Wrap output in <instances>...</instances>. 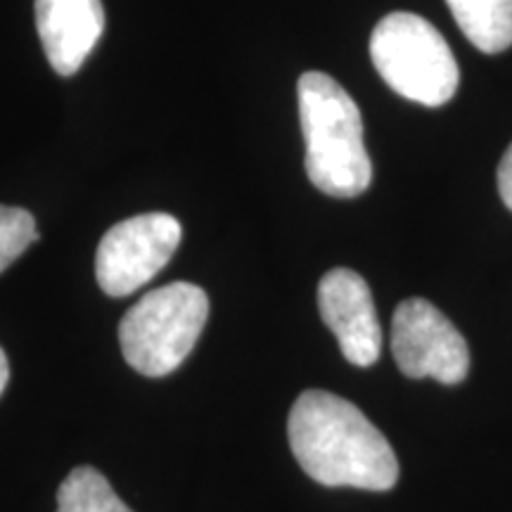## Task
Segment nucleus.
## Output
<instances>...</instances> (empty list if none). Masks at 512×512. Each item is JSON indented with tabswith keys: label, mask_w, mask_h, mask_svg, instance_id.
<instances>
[{
	"label": "nucleus",
	"mask_w": 512,
	"mask_h": 512,
	"mask_svg": "<svg viewBox=\"0 0 512 512\" xmlns=\"http://www.w3.org/2000/svg\"><path fill=\"white\" fill-rule=\"evenodd\" d=\"M290 448L311 479L323 486L389 491L399 482V460L384 434L354 403L309 389L287 420Z\"/></svg>",
	"instance_id": "f257e3e1"
},
{
	"label": "nucleus",
	"mask_w": 512,
	"mask_h": 512,
	"mask_svg": "<svg viewBox=\"0 0 512 512\" xmlns=\"http://www.w3.org/2000/svg\"><path fill=\"white\" fill-rule=\"evenodd\" d=\"M306 143V174L330 197H356L373 181L363 119L354 98L332 76L306 72L297 83Z\"/></svg>",
	"instance_id": "f03ea898"
},
{
	"label": "nucleus",
	"mask_w": 512,
	"mask_h": 512,
	"mask_svg": "<svg viewBox=\"0 0 512 512\" xmlns=\"http://www.w3.org/2000/svg\"><path fill=\"white\" fill-rule=\"evenodd\" d=\"M209 318V297L192 283L147 292L119 323L121 354L145 377H166L195 349Z\"/></svg>",
	"instance_id": "7ed1b4c3"
},
{
	"label": "nucleus",
	"mask_w": 512,
	"mask_h": 512,
	"mask_svg": "<svg viewBox=\"0 0 512 512\" xmlns=\"http://www.w3.org/2000/svg\"><path fill=\"white\" fill-rule=\"evenodd\" d=\"M370 57L394 93L425 107L446 105L458 91V62L446 38L413 12H392L377 24Z\"/></svg>",
	"instance_id": "20e7f679"
},
{
	"label": "nucleus",
	"mask_w": 512,
	"mask_h": 512,
	"mask_svg": "<svg viewBox=\"0 0 512 512\" xmlns=\"http://www.w3.org/2000/svg\"><path fill=\"white\" fill-rule=\"evenodd\" d=\"M183 226L164 211L131 216L117 223L100 240L95 254V278L110 297H126L150 283L176 254Z\"/></svg>",
	"instance_id": "39448f33"
},
{
	"label": "nucleus",
	"mask_w": 512,
	"mask_h": 512,
	"mask_svg": "<svg viewBox=\"0 0 512 512\" xmlns=\"http://www.w3.org/2000/svg\"><path fill=\"white\" fill-rule=\"evenodd\" d=\"M392 354L411 380L458 384L470 370V349L456 325L427 299H406L394 311Z\"/></svg>",
	"instance_id": "423d86ee"
},
{
	"label": "nucleus",
	"mask_w": 512,
	"mask_h": 512,
	"mask_svg": "<svg viewBox=\"0 0 512 512\" xmlns=\"http://www.w3.org/2000/svg\"><path fill=\"white\" fill-rule=\"evenodd\" d=\"M318 309L344 358L358 368L373 366L382 351V328L366 280L351 268L325 273L318 285Z\"/></svg>",
	"instance_id": "0eeeda50"
},
{
	"label": "nucleus",
	"mask_w": 512,
	"mask_h": 512,
	"mask_svg": "<svg viewBox=\"0 0 512 512\" xmlns=\"http://www.w3.org/2000/svg\"><path fill=\"white\" fill-rule=\"evenodd\" d=\"M36 29L50 67L72 76L105 31L102 0H36Z\"/></svg>",
	"instance_id": "6e6552de"
},
{
	"label": "nucleus",
	"mask_w": 512,
	"mask_h": 512,
	"mask_svg": "<svg viewBox=\"0 0 512 512\" xmlns=\"http://www.w3.org/2000/svg\"><path fill=\"white\" fill-rule=\"evenodd\" d=\"M446 5L477 50L496 55L512 46V0H446Z\"/></svg>",
	"instance_id": "1a4fd4ad"
},
{
	"label": "nucleus",
	"mask_w": 512,
	"mask_h": 512,
	"mask_svg": "<svg viewBox=\"0 0 512 512\" xmlns=\"http://www.w3.org/2000/svg\"><path fill=\"white\" fill-rule=\"evenodd\" d=\"M57 512H133L95 467H76L57 489Z\"/></svg>",
	"instance_id": "9d476101"
},
{
	"label": "nucleus",
	"mask_w": 512,
	"mask_h": 512,
	"mask_svg": "<svg viewBox=\"0 0 512 512\" xmlns=\"http://www.w3.org/2000/svg\"><path fill=\"white\" fill-rule=\"evenodd\" d=\"M38 240L41 235L36 230V219L27 209L0 204V273Z\"/></svg>",
	"instance_id": "9b49d317"
},
{
	"label": "nucleus",
	"mask_w": 512,
	"mask_h": 512,
	"mask_svg": "<svg viewBox=\"0 0 512 512\" xmlns=\"http://www.w3.org/2000/svg\"><path fill=\"white\" fill-rule=\"evenodd\" d=\"M498 190H501L505 207L512 211V145L505 150L501 166H498Z\"/></svg>",
	"instance_id": "f8f14e48"
},
{
	"label": "nucleus",
	"mask_w": 512,
	"mask_h": 512,
	"mask_svg": "<svg viewBox=\"0 0 512 512\" xmlns=\"http://www.w3.org/2000/svg\"><path fill=\"white\" fill-rule=\"evenodd\" d=\"M8 380H10V363H8V356H5V351L0 349V394H3L5 387H8Z\"/></svg>",
	"instance_id": "ddd939ff"
}]
</instances>
